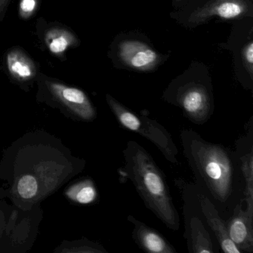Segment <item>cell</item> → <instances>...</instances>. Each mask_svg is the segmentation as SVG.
Returning <instances> with one entry per match:
<instances>
[{"instance_id": "6da1fadb", "label": "cell", "mask_w": 253, "mask_h": 253, "mask_svg": "<svg viewBox=\"0 0 253 253\" xmlns=\"http://www.w3.org/2000/svg\"><path fill=\"white\" fill-rule=\"evenodd\" d=\"M183 154L196 183L214 205L226 207L235 195L237 158L229 148L211 143L191 128L180 131Z\"/></svg>"}, {"instance_id": "7a4b0ae2", "label": "cell", "mask_w": 253, "mask_h": 253, "mask_svg": "<svg viewBox=\"0 0 253 253\" xmlns=\"http://www.w3.org/2000/svg\"><path fill=\"white\" fill-rule=\"evenodd\" d=\"M124 166L120 177L130 180L146 208L168 229H180V216L174 207L165 174L152 155L137 142L128 140L123 151Z\"/></svg>"}, {"instance_id": "3957f363", "label": "cell", "mask_w": 253, "mask_h": 253, "mask_svg": "<svg viewBox=\"0 0 253 253\" xmlns=\"http://www.w3.org/2000/svg\"><path fill=\"white\" fill-rule=\"evenodd\" d=\"M162 99L180 109L192 124H207L214 110L212 80L209 68L201 62L192 61L187 69L169 84Z\"/></svg>"}, {"instance_id": "277c9868", "label": "cell", "mask_w": 253, "mask_h": 253, "mask_svg": "<svg viewBox=\"0 0 253 253\" xmlns=\"http://www.w3.org/2000/svg\"><path fill=\"white\" fill-rule=\"evenodd\" d=\"M170 17L186 29H193L211 20L237 21L253 18V0H187Z\"/></svg>"}, {"instance_id": "5b68a950", "label": "cell", "mask_w": 253, "mask_h": 253, "mask_svg": "<svg viewBox=\"0 0 253 253\" xmlns=\"http://www.w3.org/2000/svg\"><path fill=\"white\" fill-rule=\"evenodd\" d=\"M109 55L115 68L141 73L154 72L169 57L158 52L146 36L132 32L116 36Z\"/></svg>"}, {"instance_id": "8992f818", "label": "cell", "mask_w": 253, "mask_h": 253, "mask_svg": "<svg viewBox=\"0 0 253 253\" xmlns=\"http://www.w3.org/2000/svg\"><path fill=\"white\" fill-rule=\"evenodd\" d=\"M106 100L111 112L121 127L150 141L171 164H178V149L171 134L165 127L155 120L131 110L110 94H106Z\"/></svg>"}, {"instance_id": "52a82bcc", "label": "cell", "mask_w": 253, "mask_h": 253, "mask_svg": "<svg viewBox=\"0 0 253 253\" xmlns=\"http://www.w3.org/2000/svg\"><path fill=\"white\" fill-rule=\"evenodd\" d=\"M174 184L183 202V237L186 240L188 251L189 253H217L200 208L195 184L187 183L180 177L174 180Z\"/></svg>"}, {"instance_id": "ba28073f", "label": "cell", "mask_w": 253, "mask_h": 253, "mask_svg": "<svg viewBox=\"0 0 253 253\" xmlns=\"http://www.w3.org/2000/svg\"><path fill=\"white\" fill-rule=\"evenodd\" d=\"M219 45L232 53L237 81L246 90H253V18L234 21L227 41Z\"/></svg>"}, {"instance_id": "9c48e42d", "label": "cell", "mask_w": 253, "mask_h": 253, "mask_svg": "<svg viewBox=\"0 0 253 253\" xmlns=\"http://www.w3.org/2000/svg\"><path fill=\"white\" fill-rule=\"evenodd\" d=\"M248 129L235 142V155L240 161L241 174L245 183L244 195L246 210L253 216V119L250 118Z\"/></svg>"}, {"instance_id": "30bf717a", "label": "cell", "mask_w": 253, "mask_h": 253, "mask_svg": "<svg viewBox=\"0 0 253 253\" xmlns=\"http://www.w3.org/2000/svg\"><path fill=\"white\" fill-rule=\"evenodd\" d=\"M195 192L199 203L200 208L205 219L207 226L215 235L217 243L225 253H241V250L232 242L226 229V222L222 218L220 211L214 203L196 184Z\"/></svg>"}, {"instance_id": "8fae6325", "label": "cell", "mask_w": 253, "mask_h": 253, "mask_svg": "<svg viewBox=\"0 0 253 253\" xmlns=\"http://www.w3.org/2000/svg\"><path fill=\"white\" fill-rule=\"evenodd\" d=\"M225 222L229 238L241 253H253V216L243 207L242 203L235 205L230 218Z\"/></svg>"}, {"instance_id": "7c38bea8", "label": "cell", "mask_w": 253, "mask_h": 253, "mask_svg": "<svg viewBox=\"0 0 253 253\" xmlns=\"http://www.w3.org/2000/svg\"><path fill=\"white\" fill-rule=\"evenodd\" d=\"M127 220L133 225L131 237L143 251L149 253H177V250L158 230L150 227L134 216L128 215Z\"/></svg>"}, {"instance_id": "4fadbf2b", "label": "cell", "mask_w": 253, "mask_h": 253, "mask_svg": "<svg viewBox=\"0 0 253 253\" xmlns=\"http://www.w3.org/2000/svg\"><path fill=\"white\" fill-rule=\"evenodd\" d=\"M48 85L56 97L69 106L81 118L87 121L95 118L94 106L84 91L57 83H48Z\"/></svg>"}, {"instance_id": "5bb4252c", "label": "cell", "mask_w": 253, "mask_h": 253, "mask_svg": "<svg viewBox=\"0 0 253 253\" xmlns=\"http://www.w3.org/2000/svg\"><path fill=\"white\" fill-rule=\"evenodd\" d=\"M6 64L10 74L18 80L32 79L36 74V66L33 60L19 48H13L8 51Z\"/></svg>"}, {"instance_id": "9a60e30c", "label": "cell", "mask_w": 253, "mask_h": 253, "mask_svg": "<svg viewBox=\"0 0 253 253\" xmlns=\"http://www.w3.org/2000/svg\"><path fill=\"white\" fill-rule=\"evenodd\" d=\"M45 42L52 54L61 55L70 47L78 45L79 41L76 36L67 29L52 28L45 33Z\"/></svg>"}, {"instance_id": "2e32d148", "label": "cell", "mask_w": 253, "mask_h": 253, "mask_svg": "<svg viewBox=\"0 0 253 253\" xmlns=\"http://www.w3.org/2000/svg\"><path fill=\"white\" fill-rule=\"evenodd\" d=\"M97 196V190L91 181L81 183L75 191V198L80 204H88L92 203Z\"/></svg>"}, {"instance_id": "e0dca14e", "label": "cell", "mask_w": 253, "mask_h": 253, "mask_svg": "<svg viewBox=\"0 0 253 253\" xmlns=\"http://www.w3.org/2000/svg\"><path fill=\"white\" fill-rule=\"evenodd\" d=\"M19 194L25 199L33 198L38 192V182L36 178L32 175H25L19 180Z\"/></svg>"}, {"instance_id": "ac0fdd59", "label": "cell", "mask_w": 253, "mask_h": 253, "mask_svg": "<svg viewBox=\"0 0 253 253\" xmlns=\"http://www.w3.org/2000/svg\"><path fill=\"white\" fill-rule=\"evenodd\" d=\"M38 6V0H20L19 5V14L23 20L32 17Z\"/></svg>"}, {"instance_id": "d6986e66", "label": "cell", "mask_w": 253, "mask_h": 253, "mask_svg": "<svg viewBox=\"0 0 253 253\" xmlns=\"http://www.w3.org/2000/svg\"><path fill=\"white\" fill-rule=\"evenodd\" d=\"M11 0H0V17L3 14Z\"/></svg>"}, {"instance_id": "ffe728a7", "label": "cell", "mask_w": 253, "mask_h": 253, "mask_svg": "<svg viewBox=\"0 0 253 253\" xmlns=\"http://www.w3.org/2000/svg\"><path fill=\"white\" fill-rule=\"evenodd\" d=\"M187 0H172V7L174 10H177L181 8Z\"/></svg>"}]
</instances>
